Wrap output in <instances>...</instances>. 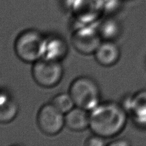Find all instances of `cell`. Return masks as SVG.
I'll use <instances>...</instances> for the list:
<instances>
[{
  "label": "cell",
  "mask_w": 146,
  "mask_h": 146,
  "mask_svg": "<svg viewBox=\"0 0 146 146\" xmlns=\"http://www.w3.org/2000/svg\"><path fill=\"white\" fill-rule=\"evenodd\" d=\"M64 114L52 103L44 105L37 115L38 127L45 134H58L66 124Z\"/></svg>",
  "instance_id": "5"
},
{
  "label": "cell",
  "mask_w": 146,
  "mask_h": 146,
  "mask_svg": "<svg viewBox=\"0 0 146 146\" xmlns=\"http://www.w3.org/2000/svg\"><path fill=\"white\" fill-rule=\"evenodd\" d=\"M121 3V0H103L104 11L113 12L118 9Z\"/></svg>",
  "instance_id": "15"
},
{
  "label": "cell",
  "mask_w": 146,
  "mask_h": 146,
  "mask_svg": "<svg viewBox=\"0 0 146 146\" xmlns=\"http://www.w3.org/2000/svg\"><path fill=\"white\" fill-rule=\"evenodd\" d=\"M32 74L38 85L44 87H53L60 82L63 67L59 61L44 58L35 62Z\"/></svg>",
  "instance_id": "4"
},
{
  "label": "cell",
  "mask_w": 146,
  "mask_h": 146,
  "mask_svg": "<svg viewBox=\"0 0 146 146\" xmlns=\"http://www.w3.org/2000/svg\"><path fill=\"white\" fill-rule=\"evenodd\" d=\"M130 109L137 121L146 124V90L138 92L130 101Z\"/></svg>",
  "instance_id": "10"
},
{
  "label": "cell",
  "mask_w": 146,
  "mask_h": 146,
  "mask_svg": "<svg viewBox=\"0 0 146 146\" xmlns=\"http://www.w3.org/2000/svg\"><path fill=\"white\" fill-rule=\"evenodd\" d=\"M94 54L99 64L103 66H111L119 60L120 50L115 44L107 40L101 43Z\"/></svg>",
  "instance_id": "8"
},
{
  "label": "cell",
  "mask_w": 146,
  "mask_h": 146,
  "mask_svg": "<svg viewBox=\"0 0 146 146\" xmlns=\"http://www.w3.org/2000/svg\"><path fill=\"white\" fill-rule=\"evenodd\" d=\"M52 103L64 113H68L75 105L71 94L65 93L56 95L52 100Z\"/></svg>",
  "instance_id": "14"
},
{
  "label": "cell",
  "mask_w": 146,
  "mask_h": 146,
  "mask_svg": "<svg viewBox=\"0 0 146 146\" xmlns=\"http://www.w3.org/2000/svg\"><path fill=\"white\" fill-rule=\"evenodd\" d=\"M98 30L92 27L80 28L73 33L72 43L77 51L84 54L94 53L101 43Z\"/></svg>",
  "instance_id": "7"
},
{
  "label": "cell",
  "mask_w": 146,
  "mask_h": 146,
  "mask_svg": "<svg viewBox=\"0 0 146 146\" xmlns=\"http://www.w3.org/2000/svg\"><path fill=\"white\" fill-rule=\"evenodd\" d=\"M18 112V106L15 101L7 94H1L0 121L2 123H8L15 119Z\"/></svg>",
  "instance_id": "12"
},
{
  "label": "cell",
  "mask_w": 146,
  "mask_h": 146,
  "mask_svg": "<svg viewBox=\"0 0 146 146\" xmlns=\"http://www.w3.org/2000/svg\"><path fill=\"white\" fill-rule=\"evenodd\" d=\"M86 145H105V140L103 137L96 135V137H92L88 139L86 142Z\"/></svg>",
  "instance_id": "16"
},
{
  "label": "cell",
  "mask_w": 146,
  "mask_h": 146,
  "mask_svg": "<svg viewBox=\"0 0 146 146\" xmlns=\"http://www.w3.org/2000/svg\"><path fill=\"white\" fill-rule=\"evenodd\" d=\"M46 39L36 30H27L16 39L15 50L17 55L27 62H34L44 56Z\"/></svg>",
  "instance_id": "2"
},
{
  "label": "cell",
  "mask_w": 146,
  "mask_h": 146,
  "mask_svg": "<svg viewBox=\"0 0 146 146\" xmlns=\"http://www.w3.org/2000/svg\"><path fill=\"white\" fill-rule=\"evenodd\" d=\"M67 46L66 43L59 38L46 39L44 58L59 61L66 54Z\"/></svg>",
  "instance_id": "11"
},
{
  "label": "cell",
  "mask_w": 146,
  "mask_h": 146,
  "mask_svg": "<svg viewBox=\"0 0 146 146\" xmlns=\"http://www.w3.org/2000/svg\"><path fill=\"white\" fill-rule=\"evenodd\" d=\"M126 122V111L115 103L99 104L90 113V127L96 135L103 138L119 134L124 128Z\"/></svg>",
  "instance_id": "1"
},
{
  "label": "cell",
  "mask_w": 146,
  "mask_h": 146,
  "mask_svg": "<svg viewBox=\"0 0 146 146\" xmlns=\"http://www.w3.org/2000/svg\"><path fill=\"white\" fill-rule=\"evenodd\" d=\"M69 94L75 105L86 110H92L100 103V88L90 78L80 77L75 80L70 87Z\"/></svg>",
  "instance_id": "3"
},
{
  "label": "cell",
  "mask_w": 146,
  "mask_h": 146,
  "mask_svg": "<svg viewBox=\"0 0 146 146\" xmlns=\"http://www.w3.org/2000/svg\"><path fill=\"white\" fill-rule=\"evenodd\" d=\"M87 110L82 108H73L65 116V123L70 129L80 131L85 129L90 125V115Z\"/></svg>",
  "instance_id": "9"
},
{
  "label": "cell",
  "mask_w": 146,
  "mask_h": 146,
  "mask_svg": "<svg viewBox=\"0 0 146 146\" xmlns=\"http://www.w3.org/2000/svg\"><path fill=\"white\" fill-rule=\"evenodd\" d=\"M98 31L101 37L106 40H111L118 35L120 28L115 21L107 19L102 23Z\"/></svg>",
  "instance_id": "13"
},
{
  "label": "cell",
  "mask_w": 146,
  "mask_h": 146,
  "mask_svg": "<svg viewBox=\"0 0 146 146\" xmlns=\"http://www.w3.org/2000/svg\"><path fill=\"white\" fill-rule=\"evenodd\" d=\"M108 145H129V144L127 140L121 139V140H115V141L113 142L110 143Z\"/></svg>",
  "instance_id": "17"
},
{
  "label": "cell",
  "mask_w": 146,
  "mask_h": 146,
  "mask_svg": "<svg viewBox=\"0 0 146 146\" xmlns=\"http://www.w3.org/2000/svg\"><path fill=\"white\" fill-rule=\"evenodd\" d=\"M73 14L83 23L94 22L105 12L103 0H67Z\"/></svg>",
  "instance_id": "6"
}]
</instances>
